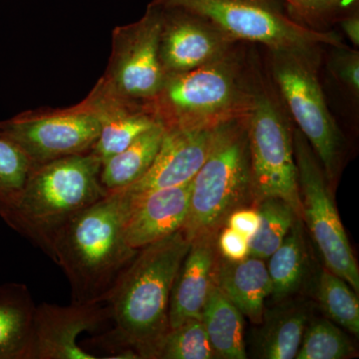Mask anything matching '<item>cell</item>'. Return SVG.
I'll return each instance as SVG.
<instances>
[{"instance_id":"3957f363","label":"cell","mask_w":359,"mask_h":359,"mask_svg":"<svg viewBox=\"0 0 359 359\" xmlns=\"http://www.w3.org/2000/svg\"><path fill=\"white\" fill-rule=\"evenodd\" d=\"M240 43L210 65L166 75L147 104L166 130H212L244 119L254 103L252 57Z\"/></svg>"},{"instance_id":"ba28073f","label":"cell","mask_w":359,"mask_h":359,"mask_svg":"<svg viewBox=\"0 0 359 359\" xmlns=\"http://www.w3.org/2000/svg\"><path fill=\"white\" fill-rule=\"evenodd\" d=\"M198 14L238 42L264 45L268 50L321 53L323 46H344L334 30L318 32L283 13L278 0H152Z\"/></svg>"},{"instance_id":"8992f818","label":"cell","mask_w":359,"mask_h":359,"mask_svg":"<svg viewBox=\"0 0 359 359\" xmlns=\"http://www.w3.org/2000/svg\"><path fill=\"white\" fill-rule=\"evenodd\" d=\"M254 103L247 117L254 204L266 198L289 203L302 218L290 115L259 60L252 58Z\"/></svg>"},{"instance_id":"2e32d148","label":"cell","mask_w":359,"mask_h":359,"mask_svg":"<svg viewBox=\"0 0 359 359\" xmlns=\"http://www.w3.org/2000/svg\"><path fill=\"white\" fill-rule=\"evenodd\" d=\"M192 181L134 199L127 196L129 209L124 231L129 247L139 250L182 230L188 217Z\"/></svg>"},{"instance_id":"7c38bea8","label":"cell","mask_w":359,"mask_h":359,"mask_svg":"<svg viewBox=\"0 0 359 359\" xmlns=\"http://www.w3.org/2000/svg\"><path fill=\"white\" fill-rule=\"evenodd\" d=\"M160 8L159 55L166 75L210 65L243 43L198 14L180 7Z\"/></svg>"},{"instance_id":"52a82bcc","label":"cell","mask_w":359,"mask_h":359,"mask_svg":"<svg viewBox=\"0 0 359 359\" xmlns=\"http://www.w3.org/2000/svg\"><path fill=\"white\" fill-rule=\"evenodd\" d=\"M268 72L297 129L308 140L330 185L339 179L346 142L328 109L318 66L321 53L268 50Z\"/></svg>"},{"instance_id":"d4e9b609","label":"cell","mask_w":359,"mask_h":359,"mask_svg":"<svg viewBox=\"0 0 359 359\" xmlns=\"http://www.w3.org/2000/svg\"><path fill=\"white\" fill-rule=\"evenodd\" d=\"M318 297L321 308L334 323L358 337V297L344 278L330 269H323L318 282Z\"/></svg>"},{"instance_id":"6da1fadb","label":"cell","mask_w":359,"mask_h":359,"mask_svg":"<svg viewBox=\"0 0 359 359\" xmlns=\"http://www.w3.org/2000/svg\"><path fill=\"white\" fill-rule=\"evenodd\" d=\"M129 200L125 191L108 192L61 229L50 259L69 283L71 302L105 304L109 301L139 250L125 240Z\"/></svg>"},{"instance_id":"8fae6325","label":"cell","mask_w":359,"mask_h":359,"mask_svg":"<svg viewBox=\"0 0 359 359\" xmlns=\"http://www.w3.org/2000/svg\"><path fill=\"white\" fill-rule=\"evenodd\" d=\"M160 30L161 8L152 4L136 22L117 26L109 63L100 81L123 98L150 102L166 78L160 61Z\"/></svg>"},{"instance_id":"484cf974","label":"cell","mask_w":359,"mask_h":359,"mask_svg":"<svg viewBox=\"0 0 359 359\" xmlns=\"http://www.w3.org/2000/svg\"><path fill=\"white\" fill-rule=\"evenodd\" d=\"M353 342L330 320H313L306 325L297 359H344L355 356Z\"/></svg>"},{"instance_id":"7a4b0ae2","label":"cell","mask_w":359,"mask_h":359,"mask_svg":"<svg viewBox=\"0 0 359 359\" xmlns=\"http://www.w3.org/2000/svg\"><path fill=\"white\" fill-rule=\"evenodd\" d=\"M190 244L183 230L176 231L139 250L123 273L107 302L115 323L111 339L123 358L155 359L170 330V297Z\"/></svg>"},{"instance_id":"5b68a950","label":"cell","mask_w":359,"mask_h":359,"mask_svg":"<svg viewBox=\"0 0 359 359\" xmlns=\"http://www.w3.org/2000/svg\"><path fill=\"white\" fill-rule=\"evenodd\" d=\"M254 203L247 118L221 125L192 180L190 205L182 230L191 241L219 233L231 212Z\"/></svg>"},{"instance_id":"d6986e66","label":"cell","mask_w":359,"mask_h":359,"mask_svg":"<svg viewBox=\"0 0 359 359\" xmlns=\"http://www.w3.org/2000/svg\"><path fill=\"white\" fill-rule=\"evenodd\" d=\"M35 309L25 283L0 285V359H32Z\"/></svg>"},{"instance_id":"9c48e42d","label":"cell","mask_w":359,"mask_h":359,"mask_svg":"<svg viewBox=\"0 0 359 359\" xmlns=\"http://www.w3.org/2000/svg\"><path fill=\"white\" fill-rule=\"evenodd\" d=\"M294 149L302 200V219L318 245L325 266L359 292V269L340 221L332 186L318 156L299 129H294Z\"/></svg>"},{"instance_id":"1f68e13d","label":"cell","mask_w":359,"mask_h":359,"mask_svg":"<svg viewBox=\"0 0 359 359\" xmlns=\"http://www.w3.org/2000/svg\"><path fill=\"white\" fill-rule=\"evenodd\" d=\"M259 224V216L257 209L248 207L241 208L231 212L226 222V226L237 231L248 240L256 233Z\"/></svg>"},{"instance_id":"f546056e","label":"cell","mask_w":359,"mask_h":359,"mask_svg":"<svg viewBox=\"0 0 359 359\" xmlns=\"http://www.w3.org/2000/svg\"><path fill=\"white\" fill-rule=\"evenodd\" d=\"M328 69L337 83L348 94L353 101L359 98V51L351 49L346 45L341 47L330 46Z\"/></svg>"},{"instance_id":"603a6c76","label":"cell","mask_w":359,"mask_h":359,"mask_svg":"<svg viewBox=\"0 0 359 359\" xmlns=\"http://www.w3.org/2000/svg\"><path fill=\"white\" fill-rule=\"evenodd\" d=\"M266 259L271 295L278 304L297 292L306 276L309 255L302 219L295 221L282 244Z\"/></svg>"},{"instance_id":"4316f807","label":"cell","mask_w":359,"mask_h":359,"mask_svg":"<svg viewBox=\"0 0 359 359\" xmlns=\"http://www.w3.org/2000/svg\"><path fill=\"white\" fill-rule=\"evenodd\" d=\"M202 320L190 318L170 328L156 351L155 359H214Z\"/></svg>"},{"instance_id":"9a60e30c","label":"cell","mask_w":359,"mask_h":359,"mask_svg":"<svg viewBox=\"0 0 359 359\" xmlns=\"http://www.w3.org/2000/svg\"><path fill=\"white\" fill-rule=\"evenodd\" d=\"M84 100L100 123V134L91 152L101 162L121 152L142 134L160 124L147 104L117 95L100 79Z\"/></svg>"},{"instance_id":"4dcf8cb0","label":"cell","mask_w":359,"mask_h":359,"mask_svg":"<svg viewBox=\"0 0 359 359\" xmlns=\"http://www.w3.org/2000/svg\"><path fill=\"white\" fill-rule=\"evenodd\" d=\"M217 247L224 259L241 261L249 256V240L233 229L224 228L217 237Z\"/></svg>"},{"instance_id":"e0dca14e","label":"cell","mask_w":359,"mask_h":359,"mask_svg":"<svg viewBox=\"0 0 359 359\" xmlns=\"http://www.w3.org/2000/svg\"><path fill=\"white\" fill-rule=\"evenodd\" d=\"M218 233H203L191 241L170 297V328L178 327L190 318L202 320L203 309L215 283L219 261Z\"/></svg>"},{"instance_id":"7402d4cb","label":"cell","mask_w":359,"mask_h":359,"mask_svg":"<svg viewBox=\"0 0 359 359\" xmlns=\"http://www.w3.org/2000/svg\"><path fill=\"white\" fill-rule=\"evenodd\" d=\"M166 129L156 125L121 152L102 162L100 181L108 192L133 185L145 175L159 152Z\"/></svg>"},{"instance_id":"cb8c5ba5","label":"cell","mask_w":359,"mask_h":359,"mask_svg":"<svg viewBox=\"0 0 359 359\" xmlns=\"http://www.w3.org/2000/svg\"><path fill=\"white\" fill-rule=\"evenodd\" d=\"M257 211L259 228L249 238V256L266 259L280 247L295 221L301 217L289 203L278 198L259 201Z\"/></svg>"},{"instance_id":"44dd1931","label":"cell","mask_w":359,"mask_h":359,"mask_svg":"<svg viewBox=\"0 0 359 359\" xmlns=\"http://www.w3.org/2000/svg\"><path fill=\"white\" fill-rule=\"evenodd\" d=\"M202 321L216 358H247L244 316L216 283L208 295Z\"/></svg>"},{"instance_id":"ffe728a7","label":"cell","mask_w":359,"mask_h":359,"mask_svg":"<svg viewBox=\"0 0 359 359\" xmlns=\"http://www.w3.org/2000/svg\"><path fill=\"white\" fill-rule=\"evenodd\" d=\"M264 311L257 339L259 358L294 359L301 346L309 321V311L299 302L285 301Z\"/></svg>"},{"instance_id":"d6a6232c","label":"cell","mask_w":359,"mask_h":359,"mask_svg":"<svg viewBox=\"0 0 359 359\" xmlns=\"http://www.w3.org/2000/svg\"><path fill=\"white\" fill-rule=\"evenodd\" d=\"M337 25H340L342 32L353 43L354 48L358 49L359 46V9L347 14L339 21Z\"/></svg>"},{"instance_id":"30bf717a","label":"cell","mask_w":359,"mask_h":359,"mask_svg":"<svg viewBox=\"0 0 359 359\" xmlns=\"http://www.w3.org/2000/svg\"><path fill=\"white\" fill-rule=\"evenodd\" d=\"M0 130L35 166L91 152L100 134V123L83 100L63 109L26 111L0 121Z\"/></svg>"},{"instance_id":"f1b7e54d","label":"cell","mask_w":359,"mask_h":359,"mask_svg":"<svg viewBox=\"0 0 359 359\" xmlns=\"http://www.w3.org/2000/svg\"><path fill=\"white\" fill-rule=\"evenodd\" d=\"M292 18L306 27L328 32L347 14L358 11L359 0H283Z\"/></svg>"},{"instance_id":"4fadbf2b","label":"cell","mask_w":359,"mask_h":359,"mask_svg":"<svg viewBox=\"0 0 359 359\" xmlns=\"http://www.w3.org/2000/svg\"><path fill=\"white\" fill-rule=\"evenodd\" d=\"M112 320L109 304H40L33 323L32 359H97L77 344L84 332H99Z\"/></svg>"},{"instance_id":"83f0119b","label":"cell","mask_w":359,"mask_h":359,"mask_svg":"<svg viewBox=\"0 0 359 359\" xmlns=\"http://www.w3.org/2000/svg\"><path fill=\"white\" fill-rule=\"evenodd\" d=\"M32 168L20 146L0 130V218L18 200Z\"/></svg>"},{"instance_id":"5bb4252c","label":"cell","mask_w":359,"mask_h":359,"mask_svg":"<svg viewBox=\"0 0 359 359\" xmlns=\"http://www.w3.org/2000/svg\"><path fill=\"white\" fill-rule=\"evenodd\" d=\"M212 130H166L159 152L145 175L123 189L129 198L192 181L211 149Z\"/></svg>"},{"instance_id":"ac0fdd59","label":"cell","mask_w":359,"mask_h":359,"mask_svg":"<svg viewBox=\"0 0 359 359\" xmlns=\"http://www.w3.org/2000/svg\"><path fill=\"white\" fill-rule=\"evenodd\" d=\"M215 283L243 316L261 325L271 282L264 259L248 256L241 261H218Z\"/></svg>"},{"instance_id":"277c9868","label":"cell","mask_w":359,"mask_h":359,"mask_svg":"<svg viewBox=\"0 0 359 359\" xmlns=\"http://www.w3.org/2000/svg\"><path fill=\"white\" fill-rule=\"evenodd\" d=\"M101 166L93 152L35 165L2 221L51 257L61 229L107 195L100 181Z\"/></svg>"}]
</instances>
